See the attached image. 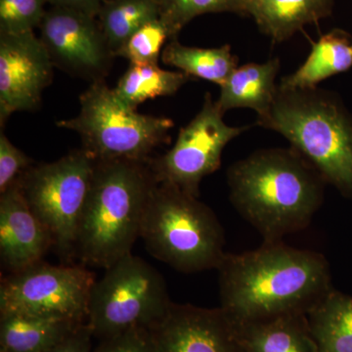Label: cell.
Here are the masks:
<instances>
[{
	"label": "cell",
	"instance_id": "obj_1",
	"mask_svg": "<svg viewBox=\"0 0 352 352\" xmlns=\"http://www.w3.org/2000/svg\"><path fill=\"white\" fill-rule=\"evenodd\" d=\"M220 308L235 324L305 314L333 289L319 252L282 242L227 254L219 268Z\"/></svg>",
	"mask_w": 352,
	"mask_h": 352
},
{
	"label": "cell",
	"instance_id": "obj_2",
	"mask_svg": "<svg viewBox=\"0 0 352 352\" xmlns=\"http://www.w3.org/2000/svg\"><path fill=\"white\" fill-rule=\"evenodd\" d=\"M231 204L263 242L307 228L324 199L325 180L293 148L258 150L227 170Z\"/></svg>",
	"mask_w": 352,
	"mask_h": 352
},
{
	"label": "cell",
	"instance_id": "obj_3",
	"mask_svg": "<svg viewBox=\"0 0 352 352\" xmlns=\"http://www.w3.org/2000/svg\"><path fill=\"white\" fill-rule=\"evenodd\" d=\"M156 183L150 161L96 162L76 244L85 265L106 270L131 254Z\"/></svg>",
	"mask_w": 352,
	"mask_h": 352
},
{
	"label": "cell",
	"instance_id": "obj_4",
	"mask_svg": "<svg viewBox=\"0 0 352 352\" xmlns=\"http://www.w3.org/2000/svg\"><path fill=\"white\" fill-rule=\"evenodd\" d=\"M256 124L283 135L326 183L352 198V120L318 87L283 89Z\"/></svg>",
	"mask_w": 352,
	"mask_h": 352
},
{
	"label": "cell",
	"instance_id": "obj_5",
	"mask_svg": "<svg viewBox=\"0 0 352 352\" xmlns=\"http://www.w3.org/2000/svg\"><path fill=\"white\" fill-rule=\"evenodd\" d=\"M140 238L151 256L186 274L217 270L227 254L223 227L212 208L163 183L152 190Z\"/></svg>",
	"mask_w": 352,
	"mask_h": 352
},
{
	"label": "cell",
	"instance_id": "obj_6",
	"mask_svg": "<svg viewBox=\"0 0 352 352\" xmlns=\"http://www.w3.org/2000/svg\"><path fill=\"white\" fill-rule=\"evenodd\" d=\"M80 104L76 118L56 124L76 132L82 149L95 162L150 161L153 151L168 142L175 126L168 118L143 115L127 107L103 80L92 82L80 95Z\"/></svg>",
	"mask_w": 352,
	"mask_h": 352
},
{
	"label": "cell",
	"instance_id": "obj_7",
	"mask_svg": "<svg viewBox=\"0 0 352 352\" xmlns=\"http://www.w3.org/2000/svg\"><path fill=\"white\" fill-rule=\"evenodd\" d=\"M171 302L161 273L140 256L126 254L95 281L87 324L94 337L105 340L132 329H150Z\"/></svg>",
	"mask_w": 352,
	"mask_h": 352
},
{
	"label": "cell",
	"instance_id": "obj_8",
	"mask_svg": "<svg viewBox=\"0 0 352 352\" xmlns=\"http://www.w3.org/2000/svg\"><path fill=\"white\" fill-rule=\"evenodd\" d=\"M96 162L82 149L52 163L32 166L19 185L65 263L76 256L78 231L91 190Z\"/></svg>",
	"mask_w": 352,
	"mask_h": 352
},
{
	"label": "cell",
	"instance_id": "obj_9",
	"mask_svg": "<svg viewBox=\"0 0 352 352\" xmlns=\"http://www.w3.org/2000/svg\"><path fill=\"white\" fill-rule=\"evenodd\" d=\"M94 273L83 266L41 263L7 275L0 285V314L56 317L85 323Z\"/></svg>",
	"mask_w": 352,
	"mask_h": 352
},
{
	"label": "cell",
	"instance_id": "obj_10",
	"mask_svg": "<svg viewBox=\"0 0 352 352\" xmlns=\"http://www.w3.org/2000/svg\"><path fill=\"white\" fill-rule=\"evenodd\" d=\"M223 115L207 92L200 112L180 129L175 145L166 154L150 160L157 183L199 198L201 182L219 170L227 144L249 129L228 126Z\"/></svg>",
	"mask_w": 352,
	"mask_h": 352
},
{
	"label": "cell",
	"instance_id": "obj_11",
	"mask_svg": "<svg viewBox=\"0 0 352 352\" xmlns=\"http://www.w3.org/2000/svg\"><path fill=\"white\" fill-rule=\"evenodd\" d=\"M41 41L53 64L76 75L103 80L113 56L96 17L52 7L41 27Z\"/></svg>",
	"mask_w": 352,
	"mask_h": 352
},
{
	"label": "cell",
	"instance_id": "obj_12",
	"mask_svg": "<svg viewBox=\"0 0 352 352\" xmlns=\"http://www.w3.org/2000/svg\"><path fill=\"white\" fill-rule=\"evenodd\" d=\"M50 53L34 32H0V124L16 112L36 110L52 82Z\"/></svg>",
	"mask_w": 352,
	"mask_h": 352
},
{
	"label": "cell",
	"instance_id": "obj_13",
	"mask_svg": "<svg viewBox=\"0 0 352 352\" xmlns=\"http://www.w3.org/2000/svg\"><path fill=\"white\" fill-rule=\"evenodd\" d=\"M149 331L155 352H244L237 327L220 307L173 302Z\"/></svg>",
	"mask_w": 352,
	"mask_h": 352
},
{
	"label": "cell",
	"instance_id": "obj_14",
	"mask_svg": "<svg viewBox=\"0 0 352 352\" xmlns=\"http://www.w3.org/2000/svg\"><path fill=\"white\" fill-rule=\"evenodd\" d=\"M50 233L25 201L19 185L0 194V258L10 274L43 261Z\"/></svg>",
	"mask_w": 352,
	"mask_h": 352
},
{
	"label": "cell",
	"instance_id": "obj_15",
	"mask_svg": "<svg viewBox=\"0 0 352 352\" xmlns=\"http://www.w3.org/2000/svg\"><path fill=\"white\" fill-rule=\"evenodd\" d=\"M280 71L279 58L265 63L243 65L231 74L220 87L217 103L226 113L237 108L256 111L258 117L265 115L277 94L276 78Z\"/></svg>",
	"mask_w": 352,
	"mask_h": 352
},
{
	"label": "cell",
	"instance_id": "obj_16",
	"mask_svg": "<svg viewBox=\"0 0 352 352\" xmlns=\"http://www.w3.org/2000/svg\"><path fill=\"white\" fill-rule=\"evenodd\" d=\"M82 324L19 312L0 314V352H46Z\"/></svg>",
	"mask_w": 352,
	"mask_h": 352
},
{
	"label": "cell",
	"instance_id": "obj_17",
	"mask_svg": "<svg viewBox=\"0 0 352 352\" xmlns=\"http://www.w3.org/2000/svg\"><path fill=\"white\" fill-rule=\"evenodd\" d=\"M235 325L244 352H317L305 314Z\"/></svg>",
	"mask_w": 352,
	"mask_h": 352
},
{
	"label": "cell",
	"instance_id": "obj_18",
	"mask_svg": "<svg viewBox=\"0 0 352 352\" xmlns=\"http://www.w3.org/2000/svg\"><path fill=\"white\" fill-rule=\"evenodd\" d=\"M333 0H250L249 13L261 31L277 43L332 11Z\"/></svg>",
	"mask_w": 352,
	"mask_h": 352
},
{
	"label": "cell",
	"instance_id": "obj_19",
	"mask_svg": "<svg viewBox=\"0 0 352 352\" xmlns=\"http://www.w3.org/2000/svg\"><path fill=\"white\" fill-rule=\"evenodd\" d=\"M305 319L317 352H352V296L333 289Z\"/></svg>",
	"mask_w": 352,
	"mask_h": 352
},
{
	"label": "cell",
	"instance_id": "obj_20",
	"mask_svg": "<svg viewBox=\"0 0 352 352\" xmlns=\"http://www.w3.org/2000/svg\"><path fill=\"white\" fill-rule=\"evenodd\" d=\"M352 67V44L346 34L333 31L312 46L311 52L298 71L282 78L283 89L317 87L322 80L344 73Z\"/></svg>",
	"mask_w": 352,
	"mask_h": 352
},
{
	"label": "cell",
	"instance_id": "obj_21",
	"mask_svg": "<svg viewBox=\"0 0 352 352\" xmlns=\"http://www.w3.org/2000/svg\"><path fill=\"white\" fill-rule=\"evenodd\" d=\"M161 59L166 66L219 87L238 68V58L228 44L217 48H198L183 45L177 38L171 39L164 46Z\"/></svg>",
	"mask_w": 352,
	"mask_h": 352
},
{
	"label": "cell",
	"instance_id": "obj_22",
	"mask_svg": "<svg viewBox=\"0 0 352 352\" xmlns=\"http://www.w3.org/2000/svg\"><path fill=\"white\" fill-rule=\"evenodd\" d=\"M189 78L182 72L161 69L157 64H131L113 91L124 105L136 110L150 99L175 95Z\"/></svg>",
	"mask_w": 352,
	"mask_h": 352
},
{
	"label": "cell",
	"instance_id": "obj_23",
	"mask_svg": "<svg viewBox=\"0 0 352 352\" xmlns=\"http://www.w3.org/2000/svg\"><path fill=\"white\" fill-rule=\"evenodd\" d=\"M97 18L115 56L134 32L159 18V9L156 0H104Z\"/></svg>",
	"mask_w": 352,
	"mask_h": 352
},
{
	"label": "cell",
	"instance_id": "obj_24",
	"mask_svg": "<svg viewBox=\"0 0 352 352\" xmlns=\"http://www.w3.org/2000/svg\"><path fill=\"white\" fill-rule=\"evenodd\" d=\"M159 19L170 32L171 39L189 22L207 13H249L250 0H156ZM170 39V41H171Z\"/></svg>",
	"mask_w": 352,
	"mask_h": 352
},
{
	"label": "cell",
	"instance_id": "obj_25",
	"mask_svg": "<svg viewBox=\"0 0 352 352\" xmlns=\"http://www.w3.org/2000/svg\"><path fill=\"white\" fill-rule=\"evenodd\" d=\"M170 39L166 25L157 18L134 32L115 56L124 58L131 64H157L160 55Z\"/></svg>",
	"mask_w": 352,
	"mask_h": 352
},
{
	"label": "cell",
	"instance_id": "obj_26",
	"mask_svg": "<svg viewBox=\"0 0 352 352\" xmlns=\"http://www.w3.org/2000/svg\"><path fill=\"white\" fill-rule=\"evenodd\" d=\"M47 0H0V32L23 34L41 27Z\"/></svg>",
	"mask_w": 352,
	"mask_h": 352
},
{
	"label": "cell",
	"instance_id": "obj_27",
	"mask_svg": "<svg viewBox=\"0 0 352 352\" xmlns=\"http://www.w3.org/2000/svg\"><path fill=\"white\" fill-rule=\"evenodd\" d=\"M32 161L9 140L3 131L0 133V194L17 185L32 166Z\"/></svg>",
	"mask_w": 352,
	"mask_h": 352
},
{
	"label": "cell",
	"instance_id": "obj_28",
	"mask_svg": "<svg viewBox=\"0 0 352 352\" xmlns=\"http://www.w3.org/2000/svg\"><path fill=\"white\" fill-rule=\"evenodd\" d=\"M94 352H155L149 329L138 328L102 340Z\"/></svg>",
	"mask_w": 352,
	"mask_h": 352
},
{
	"label": "cell",
	"instance_id": "obj_29",
	"mask_svg": "<svg viewBox=\"0 0 352 352\" xmlns=\"http://www.w3.org/2000/svg\"><path fill=\"white\" fill-rule=\"evenodd\" d=\"M94 338L87 322L76 329L66 339L46 352H94L91 340Z\"/></svg>",
	"mask_w": 352,
	"mask_h": 352
},
{
	"label": "cell",
	"instance_id": "obj_30",
	"mask_svg": "<svg viewBox=\"0 0 352 352\" xmlns=\"http://www.w3.org/2000/svg\"><path fill=\"white\" fill-rule=\"evenodd\" d=\"M104 0H47L53 7L72 9L96 17Z\"/></svg>",
	"mask_w": 352,
	"mask_h": 352
}]
</instances>
